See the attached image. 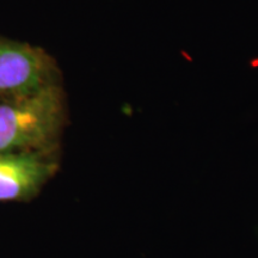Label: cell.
<instances>
[{
	"label": "cell",
	"mask_w": 258,
	"mask_h": 258,
	"mask_svg": "<svg viewBox=\"0 0 258 258\" xmlns=\"http://www.w3.org/2000/svg\"><path fill=\"white\" fill-rule=\"evenodd\" d=\"M55 83V67L40 48L0 38V96Z\"/></svg>",
	"instance_id": "7a4b0ae2"
},
{
	"label": "cell",
	"mask_w": 258,
	"mask_h": 258,
	"mask_svg": "<svg viewBox=\"0 0 258 258\" xmlns=\"http://www.w3.org/2000/svg\"><path fill=\"white\" fill-rule=\"evenodd\" d=\"M63 121L56 83L0 96V152H50Z\"/></svg>",
	"instance_id": "6da1fadb"
},
{
	"label": "cell",
	"mask_w": 258,
	"mask_h": 258,
	"mask_svg": "<svg viewBox=\"0 0 258 258\" xmlns=\"http://www.w3.org/2000/svg\"><path fill=\"white\" fill-rule=\"evenodd\" d=\"M47 153L0 152V201H25L40 191L56 170Z\"/></svg>",
	"instance_id": "3957f363"
}]
</instances>
